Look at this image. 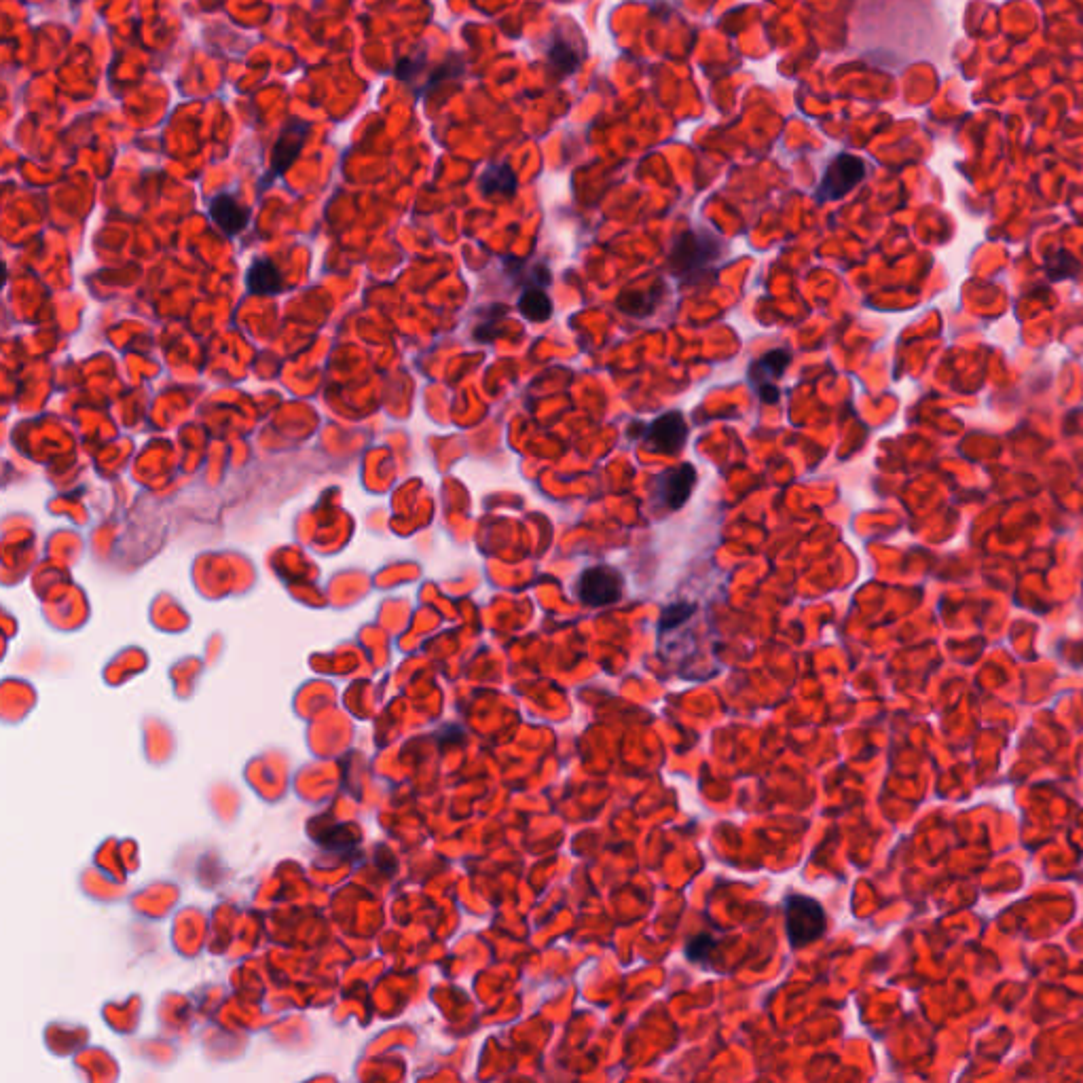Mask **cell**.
Wrapping results in <instances>:
<instances>
[{"instance_id":"cell-8","label":"cell","mask_w":1083,"mask_h":1083,"mask_svg":"<svg viewBox=\"0 0 1083 1083\" xmlns=\"http://www.w3.org/2000/svg\"><path fill=\"white\" fill-rule=\"evenodd\" d=\"M789 362H792V354L787 350L766 352L756 362H751L747 379L764 405H777L779 402L781 392L777 388V381L785 375Z\"/></svg>"},{"instance_id":"cell-6","label":"cell","mask_w":1083,"mask_h":1083,"mask_svg":"<svg viewBox=\"0 0 1083 1083\" xmlns=\"http://www.w3.org/2000/svg\"><path fill=\"white\" fill-rule=\"evenodd\" d=\"M307 134H309V123H305L303 119H290L284 125V130L280 132L278 140H275L273 149H271L269 172L259 182L261 191H265L267 187L273 185L275 180L282 178L288 172L290 165L297 161V157L301 155L303 146H305Z\"/></svg>"},{"instance_id":"cell-5","label":"cell","mask_w":1083,"mask_h":1083,"mask_svg":"<svg viewBox=\"0 0 1083 1083\" xmlns=\"http://www.w3.org/2000/svg\"><path fill=\"white\" fill-rule=\"evenodd\" d=\"M866 172L868 168L861 157H855L849 153L836 155L828 163V168H825L821 176V182L815 191V199L821 201V204L842 199L844 195H849L855 187H859L861 182H864Z\"/></svg>"},{"instance_id":"cell-11","label":"cell","mask_w":1083,"mask_h":1083,"mask_svg":"<svg viewBox=\"0 0 1083 1083\" xmlns=\"http://www.w3.org/2000/svg\"><path fill=\"white\" fill-rule=\"evenodd\" d=\"M246 288L256 297H273L284 290L282 271L271 259H256L246 271Z\"/></svg>"},{"instance_id":"cell-7","label":"cell","mask_w":1083,"mask_h":1083,"mask_svg":"<svg viewBox=\"0 0 1083 1083\" xmlns=\"http://www.w3.org/2000/svg\"><path fill=\"white\" fill-rule=\"evenodd\" d=\"M696 487V470L692 464L667 468L652 483V500L669 512L684 508Z\"/></svg>"},{"instance_id":"cell-1","label":"cell","mask_w":1083,"mask_h":1083,"mask_svg":"<svg viewBox=\"0 0 1083 1083\" xmlns=\"http://www.w3.org/2000/svg\"><path fill=\"white\" fill-rule=\"evenodd\" d=\"M728 246L718 233L709 229H688L677 237L669 250V271L682 284H696L705 275H713Z\"/></svg>"},{"instance_id":"cell-13","label":"cell","mask_w":1083,"mask_h":1083,"mask_svg":"<svg viewBox=\"0 0 1083 1083\" xmlns=\"http://www.w3.org/2000/svg\"><path fill=\"white\" fill-rule=\"evenodd\" d=\"M479 187L485 197L510 199L517 193V174L508 163H491L483 170Z\"/></svg>"},{"instance_id":"cell-16","label":"cell","mask_w":1083,"mask_h":1083,"mask_svg":"<svg viewBox=\"0 0 1083 1083\" xmlns=\"http://www.w3.org/2000/svg\"><path fill=\"white\" fill-rule=\"evenodd\" d=\"M715 948H718V944H715V940L711 938V935L699 933V935H694V938L688 940L686 957L692 963H707L711 954L715 952Z\"/></svg>"},{"instance_id":"cell-14","label":"cell","mask_w":1083,"mask_h":1083,"mask_svg":"<svg viewBox=\"0 0 1083 1083\" xmlns=\"http://www.w3.org/2000/svg\"><path fill=\"white\" fill-rule=\"evenodd\" d=\"M519 314L534 324H542L553 316V301L546 295L544 284H527L519 297Z\"/></svg>"},{"instance_id":"cell-3","label":"cell","mask_w":1083,"mask_h":1083,"mask_svg":"<svg viewBox=\"0 0 1083 1083\" xmlns=\"http://www.w3.org/2000/svg\"><path fill=\"white\" fill-rule=\"evenodd\" d=\"M574 593L586 608H608L624 595V576L612 565H595L578 576Z\"/></svg>"},{"instance_id":"cell-4","label":"cell","mask_w":1083,"mask_h":1083,"mask_svg":"<svg viewBox=\"0 0 1083 1083\" xmlns=\"http://www.w3.org/2000/svg\"><path fill=\"white\" fill-rule=\"evenodd\" d=\"M631 436L639 438L641 445L654 453L675 455L684 449L688 440L686 417L679 411H669L656 417L650 424H633Z\"/></svg>"},{"instance_id":"cell-2","label":"cell","mask_w":1083,"mask_h":1083,"mask_svg":"<svg viewBox=\"0 0 1083 1083\" xmlns=\"http://www.w3.org/2000/svg\"><path fill=\"white\" fill-rule=\"evenodd\" d=\"M783 910L787 942L794 950L821 940L828 929V916H825L823 906L809 895L785 897Z\"/></svg>"},{"instance_id":"cell-12","label":"cell","mask_w":1083,"mask_h":1083,"mask_svg":"<svg viewBox=\"0 0 1083 1083\" xmlns=\"http://www.w3.org/2000/svg\"><path fill=\"white\" fill-rule=\"evenodd\" d=\"M663 297H665V284L656 280L648 290H639V288H635L633 292L624 290L618 297L616 305L629 316H650L654 314V309L660 305V301H663Z\"/></svg>"},{"instance_id":"cell-15","label":"cell","mask_w":1083,"mask_h":1083,"mask_svg":"<svg viewBox=\"0 0 1083 1083\" xmlns=\"http://www.w3.org/2000/svg\"><path fill=\"white\" fill-rule=\"evenodd\" d=\"M694 612H696L694 603H686V601L671 603L669 608L663 612V616H660V620H658V633L663 635L667 631L671 633V631L679 629L682 624H686L692 618Z\"/></svg>"},{"instance_id":"cell-17","label":"cell","mask_w":1083,"mask_h":1083,"mask_svg":"<svg viewBox=\"0 0 1083 1083\" xmlns=\"http://www.w3.org/2000/svg\"><path fill=\"white\" fill-rule=\"evenodd\" d=\"M426 64V53H417V55H409V58H402L396 68H394V75L396 79L405 81V83H413L415 77L421 72V68H424Z\"/></svg>"},{"instance_id":"cell-9","label":"cell","mask_w":1083,"mask_h":1083,"mask_svg":"<svg viewBox=\"0 0 1083 1083\" xmlns=\"http://www.w3.org/2000/svg\"><path fill=\"white\" fill-rule=\"evenodd\" d=\"M208 214L212 223L227 237H235L250 225V208L229 193L214 195L208 204Z\"/></svg>"},{"instance_id":"cell-10","label":"cell","mask_w":1083,"mask_h":1083,"mask_svg":"<svg viewBox=\"0 0 1083 1083\" xmlns=\"http://www.w3.org/2000/svg\"><path fill=\"white\" fill-rule=\"evenodd\" d=\"M576 34H565V32L555 30L553 39H550V45L546 49V58H548L550 68L561 72V75H572V72H576L584 60V43Z\"/></svg>"}]
</instances>
